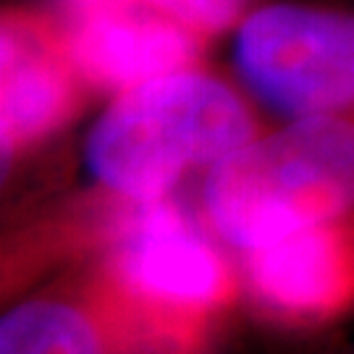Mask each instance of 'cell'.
Segmentation results:
<instances>
[{"label": "cell", "instance_id": "6da1fadb", "mask_svg": "<svg viewBox=\"0 0 354 354\" xmlns=\"http://www.w3.org/2000/svg\"><path fill=\"white\" fill-rule=\"evenodd\" d=\"M268 127L236 76L192 66L108 97L87 131L84 163L95 187L155 203Z\"/></svg>", "mask_w": 354, "mask_h": 354}, {"label": "cell", "instance_id": "7a4b0ae2", "mask_svg": "<svg viewBox=\"0 0 354 354\" xmlns=\"http://www.w3.org/2000/svg\"><path fill=\"white\" fill-rule=\"evenodd\" d=\"M354 215V113L281 118L203 176L197 218L231 252Z\"/></svg>", "mask_w": 354, "mask_h": 354}, {"label": "cell", "instance_id": "3957f363", "mask_svg": "<svg viewBox=\"0 0 354 354\" xmlns=\"http://www.w3.org/2000/svg\"><path fill=\"white\" fill-rule=\"evenodd\" d=\"M124 304L145 354H215L244 313L236 254L168 197L92 257Z\"/></svg>", "mask_w": 354, "mask_h": 354}, {"label": "cell", "instance_id": "277c9868", "mask_svg": "<svg viewBox=\"0 0 354 354\" xmlns=\"http://www.w3.org/2000/svg\"><path fill=\"white\" fill-rule=\"evenodd\" d=\"M234 76L279 118L354 113V6L276 0L231 32Z\"/></svg>", "mask_w": 354, "mask_h": 354}, {"label": "cell", "instance_id": "5b68a950", "mask_svg": "<svg viewBox=\"0 0 354 354\" xmlns=\"http://www.w3.org/2000/svg\"><path fill=\"white\" fill-rule=\"evenodd\" d=\"M95 97L79 71L64 16L35 3H6L0 13L3 181L74 127Z\"/></svg>", "mask_w": 354, "mask_h": 354}, {"label": "cell", "instance_id": "8992f818", "mask_svg": "<svg viewBox=\"0 0 354 354\" xmlns=\"http://www.w3.org/2000/svg\"><path fill=\"white\" fill-rule=\"evenodd\" d=\"M236 260L244 313L266 328L313 336L354 317V215L239 252Z\"/></svg>", "mask_w": 354, "mask_h": 354}, {"label": "cell", "instance_id": "52a82bcc", "mask_svg": "<svg viewBox=\"0 0 354 354\" xmlns=\"http://www.w3.org/2000/svg\"><path fill=\"white\" fill-rule=\"evenodd\" d=\"M3 304L0 354H145L95 260Z\"/></svg>", "mask_w": 354, "mask_h": 354}, {"label": "cell", "instance_id": "ba28073f", "mask_svg": "<svg viewBox=\"0 0 354 354\" xmlns=\"http://www.w3.org/2000/svg\"><path fill=\"white\" fill-rule=\"evenodd\" d=\"M79 71L97 97L203 66L213 37L150 6L66 19Z\"/></svg>", "mask_w": 354, "mask_h": 354}, {"label": "cell", "instance_id": "9c48e42d", "mask_svg": "<svg viewBox=\"0 0 354 354\" xmlns=\"http://www.w3.org/2000/svg\"><path fill=\"white\" fill-rule=\"evenodd\" d=\"M155 11H163L207 37L231 35L241 16L252 8V0H137Z\"/></svg>", "mask_w": 354, "mask_h": 354}, {"label": "cell", "instance_id": "30bf717a", "mask_svg": "<svg viewBox=\"0 0 354 354\" xmlns=\"http://www.w3.org/2000/svg\"><path fill=\"white\" fill-rule=\"evenodd\" d=\"M129 6H142L137 0H58V13L64 19H84V16H97V13L118 11Z\"/></svg>", "mask_w": 354, "mask_h": 354}]
</instances>
